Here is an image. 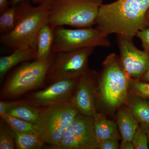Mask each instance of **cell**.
<instances>
[{
    "instance_id": "30",
    "label": "cell",
    "mask_w": 149,
    "mask_h": 149,
    "mask_svg": "<svg viewBox=\"0 0 149 149\" xmlns=\"http://www.w3.org/2000/svg\"><path fill=\"white\" fill-rule=\"evenodd\" d=\"M140 80L149 82V66Z\"/></svg>"
},
{
    "instance_id": "4",
    "label": "cell",
    "mask_w": 149,
    "mask_h": 149,
    "mask_svg": "<svg viewBox=\"0 0 149 149\" xmlns=\"http://www.w3.org/2000/svg\"><path fill=\"white\" fill-rule=\"evenodd\" d=\"M79 112L70 100L42 107L35 128L52 148L60 142Z\"/></svg>"
},
{
    "instance_id": "31",
    "label": "cell",
    "mask_w": 149,
    "mask_h": 149,
    "mask_svg": "<svg viewBox=\"0 0 149 149\" xmlns=\"http://www.w3.org/2000/svg\"><path fill=\"white\" fill-rule=\"evenodd\" d=\"M143 128L146 130V133L147 137H148V143L149 145V125H141Z\"/></svg>"
},
{
    "instance_id": "23",
    "label": "cell",
    "mask_w": 149,
    "mask_h": 149,
    "mask_svg": "<svg viewBox=\"0 0 149 149\" xmlns=\"http://www.w3.org/2000/svg\"><path fill=\"white\" fill-rule=\"evenodd\" d=\"M131 141L135 149H149L148 141L145 129L140 125Z\"/></svg>"
},
{
    "instance_id": "18",
    "label": "cell",
    "mask_w": 149,
    "mask_h": 149,
    "mask_svg": "<svg viewBox=\"0 0 149 149\" xmlns=\"http://www.w3.org/2000/svg\"><path fill=\"white\" fill-rule=\"evenodd\" d=\"M12 130L14 133L15 148L42 149L45 144L37 133H22Z\"/></svg>"
},
{
    "instance_id": "5",
    "label": "cell",
    "mask_w": 149,
    "mask_h": 149,
    "mask_svg": "<svg viewBox=\"0 0 149 149\" xmlns=\"http://www.w3.org/2000/svg\"><path fill=\"white\" fill-rule=\"evenodd\" d=\"M54 58L52 54L42 61L25 63L19 66L3 85L1 99L14 100L42 87Z\"/></svg>"
},
{
    "instance_id": "24",
    "label": "cell",
    "mask_w": 149,
    "mask_h": 149,
    "mask_svg": "<svg viewBox=\"0 0 149 149\" xmlns=\"http://www.w3.org/2000/svg\"><path fill=\"white\" fill-rule=\"evenodd\" d=\"M136 37L141 40L144 51L149 54V27L139 31Z\"/></svg>"
},
{
    "instance_id": "28",
    "label": "cell",
    "mask_w": 149,
    "mask_h": 149,
    "mask_svg": "<svg viewBox=\"0 0 149 149\" xmlns=\"http://www.w3.org/2000/svg\"><path fill=\"white\" fill-rule=\"evenodd\" d=\"M119 149H134L132 141H122L120 144Z\"/></svg>"
},
{
    "instance_id": "29",
    "label": "cell",
    "mask_w": 149,
    "mask_h": 149,
    "mask_svg": "<svg viewBox=\"0 0 149 149\" xmlns=\"http://www.w3.org/2000/svg\"><path fill=\"white\" fill-rule=\"evenodd\" d=\"M10 4L8 0H0V13H2L9 8Z\"/></svg>"
},
{
    "instance_id": "17",
    "label": "cell",
    "mask_w": 149,
    "mask_h": 149,
    "mask_svg": "<svg viewBox=\"0 0 149 149\" xmlns=\"http://www.w3.org/2000/svg\"><path fill=\"white\" fill-rule=\"evenodd\" d=\"M125 104L140 125H149V100L130 94Z\"/></svg>"
},
{
    "instance_id": "11",
    "label": "cell",
    "mask_w": 149,
    "mask_h": 149,
    "mask_svg": "<svg viewBox=\"0 0 149 149\" xmlns=\"http://www.w3.org/2000/svg\"><path fill=\"white\" fill-rule=\"evenodd\" d=\"M97 74L89 70L79 78L70 102L80 113L93 117L97 113Z\"/></svg>"
},
{
    "instance_id": "3",
    "label": "cell",
    "mask_w": 149,
    "mask_h": 149,
    "mask_svg": "<svg viewBox=\"0 0 149 149\" xmlns=\"http://www.w3.org/2000/svg\"><path fill=\"white\" fill-rule=\"evenodd\" d=\"M102 0H54L49 23L54 28L63 26L83 28L96 24Z\"/></svg>"
},
{
    "instance_id": "7",
    "label": "cell",
    "mask_w": 149,
    "mask_h": 149,
    "mask_svg": "<svg viewBox=\"0 0 149 149\" xmlns=\"http://www.w3.org/2000/svg\"><path fill=\"white\" fill-rule=\"evenodd\" d=\"M94 49L57 53L48 70L46 82L50 84L63 79H79L88 70V59Z\"/></svg>"
},
{
    "instance_id": "32",
    "label": "cell",
    "mask_w": 149,
    "mask_h": 149,
    "mask_svg": "<svg viewBox=\"0 0 149 149\" xmlns=\"http://www.w3.org/2000/svg\"><path fill=\"white\" fill-rule=\"evenodd\" d=\"M146 19L147 21L149 23V8L147 11L146 13Z\"/></svg>"
},
{
    "instance_id": "27",
    "label": "cell",
    "mask_w": 149,
    "mask_h": 149,
    "mask_svg": "<svg viewBox=\"0 0 149 149\" xmlns=\"http://www.w3.org/2000/svg\"><path fill=\"white\" fill-rule=\"evenodd\" d=\"M23 1H24V0H10V3L12 6H15L18 4L19 3ZM47 1V0H32V1L34 3L38 4L40 5L45 3Z\"/></svg>"
},
{
    "instance_id": "19",
    "label": "cell",
    "mask_w": 149,
    "mask_h": 149,
    "mask_svg": "<svg viewBox=\"0 0 149 149\" xmlns=\"http://www.w3.org/2000/svg\"><path fill=\"white\" fill-rule=\"evenodd\" d=\"M12 130L22 133H37L35 125L6 113L1 116Z\"/></svg>"
},
{
    "instance_id": "12",
    "label": "cell",
    "mask_w": 149,
    "mask_h": 149,
    "mask_svg": "<svg viewBox=\"0 0 149 149\" xmlns=\"http://www.w3.org/2000/svg\"><path fill=\"white\" fill-rule=\"evenodd\" d=\"M1 107L10 115L36 124L39 120L42 108L29 103L26 99L1 102Z\"/></svg>"
},
{
    "instance_id": "16",
    "label": "cell",
    "mask_w": 149,
    "mask_h": 149,
    "mask_svg": "<svg viewBox=\"0 0 149 149\" xmlns=\"http://www.w3.org/2000/svg\"><path fill=\"white\" fill-rule=\"evenodd\" d=\"M92 118L99 144L110 138H120L116 122L107 119L103 114L98 112Z\"/></svg>"
},
{
    "instance_id": "8",
    "label": "cell",
    "mask_w": 149,
    "mask_h": 149,
    "mask_svg": "<svg viewBox=\"0 0 149 149\" xmlns=\"http://www.w3.org/2000/svg\"><path fill=\"white\" fill-rule=\"evenodd\" d=\"M51 149H99L92 117L78 113L60 142Z\"/></svg>"
},
{
    "instance_id": "15",
    "label": "cell",
    "mask_w": 149,
    "mask_h": 149,
    "mask_svg": "<svg viewBox=\"0 0 149 149\" xmlns=\"http://www.w3.org/2000/svg\"><path fill=\"white\" fill-rule=\"evenodd\" d=\"M116 123L122 141H132L140 125L125 104L118 109Z\"/></svg>"
},
{
    "instance_id": "21",
    "label": "cell",
    "mask_w": 149,
    "mask_h": 149,
    "mask_svg": "<svg viewBox=\"0 0 149 149\" xmlns=\"http://www.w3.org/2000/svg\"><path fill=\"white\" fill-rule=\"evenodd\" d=\"M16 7L12 6L1 14L0 32L5 34L13 29L16 19Z\"/></svg>"
},
{
    "instance_id": "20",
    "label": "cell",
    "mask_w": 149,
    "mask_h": 149,
    "mask_svg": "<svg viewBox=\"0 0 149 149\" xmlns=\"http://www.w3.org/2000/svg\"><path fill=\"white\" fill-rule=\"evenodd\" d=\"M15 148L14 133L3 119L0 122V149Z\"/></svg>"
},
{
    "instance_id": "26",
    "label": "cell",
    "mask_w": 149,
    "mask_h": 149,
    "mask_svg": "<svg viewBox=\"0 0 149 149\" xmlns=\"http://www.w3.org/2000/svg\"><path fill=\"white\" fill-rule=\"evenodd\" d=\"M141 6V9L146 15L147 11L149 8V0H137Z\"/></svg>"
},
{
    "instance_id": "10",
    "label": "cell",
    "mask_w": 149,
    "mask_h": 149,
    "mask_svg": "<svg viewBox=\"0 0 149 149\" xmlns=\"http://www.w3.org/2000/svg\"><path fill=\"white\" fill-rule=\"evenodd\" d=\"M79 79L58 80L45 89L30 93L25 99L29 103L41 108L67 101L72 97Z\"/></svg>"
},
{
    "instance_id": "22",
    "label": "cell",
    "mask_w": 149,
    "mask_h": 149,
    "mask_svg": "<svg viewBox=\"0 0 149 149\" xmlns=\"http://www.w3.org/2000/svg\"><path fill=\"white\" fill-rule=\"evenodd\" d=\"M129 94L149 100V82L130 80Z\"/></svg>"
},
{
    "instance_id": "14",
    "label": "cell",
    "mask_w": 149,
    "mask_h": 149,
    "mask_svg": "<svg viewBox=\"0 0 149 149\" xmlns=\"http://www.w3.org/2000/svg\"><path fill=\"white\" fill-rule=\"evenodd\" d=\"M35 50L32 48H20L14 50L10 54L0 58V79L4 77L12 68L19 63L35 59Z\"/></svg>"
},
{
    "instance_id": "6",
    "label": "cell",
    "mask_w": 149,
    "mask_h": 149,
    "mask_svg": "<svg viewBox=\"0 0 149 149\" xmlns=\"http://www.w3.org/2000/svg\"><path fill=\"white\" fill-rule=\"evenodd\" d=\"M53 51L55 53L71 52L86 48L109 47L108 35L92 27L70 29L63 26L54 29Z\"/></svg>"
},
{
    "instance_id": "13",
    "label": "cell",
    "mask_w": 149,
    "mask_h": 149,
    "mask_svg": "<svg viewBox=\"0 0 149 149\" xmlns=\"http://www.w3.org/2000/svg\"><path fill=\"white\" fill-rule=\"evenodd\" d=\"M52 26L49 23L43 25L37 34L35 42V60H45L52 54L54 34Z\"/></svg>"
},
{
    "instance_id": "1",
    "label": "cell",
    "mask_w": 149,
    "mask_h": 149,
    "mask_svg": "<svg viewBox=\"0 0 149 149\" xmlns=\"http://www.w3.org/2000/svg\"><path fill=\"white\" fill-rule=\"evenodd\" d=\"M54 0L34 6L28 0L16 6V15L13 29L1 37V42L13 50L20 48H32L35 50V42L38 32L43 25L49 23L50 10Z\"/></svg>"
},
{
    "instance_id": "2",
    "label": "cell",
    "mask_w": 149,
    "mask_h": 149,
    "mask_svg": "<svg viewBox=\"0 0 149 149\" xmlns=\"http://www.w3.org/2000/svg\"><path fill=\"white\" fill-rule=\"evenodd\" d=\"M102 65V72L97 75L96 100L107 109L113 111L127 101L130 79L115 54L109 55Z\"/></svg>"
},
{
    "instance_id": "9",
    "label": "cell",
    "mask_w": 149,
    "mask_h": 149,
    "mask_svg": "<svg viewBox=\"0 0 149 149\" xmlns=\"http://www.w3.org/2000/svg\"><path fill=\"white\" fill-rule=\"evenodd\" d=\"M117 35L120 63L130 80H139L149 66V54L138 49L133 37Z\"/></svg>"
},
{
    "instance_id": "25",
    "label": "cell",
    "mask_w": 149,
    "mask_h": 149,
    "mask_svg": "<svg viewBox=\"0 0 149 149\" xmlns=\"http://www.w3.org/2000/svg\"><path fill=\"white\" fill-rule=\"evenodd\" d=\"M119 137H113L107 139L99 144L100 149H119Z\"/></svg>"
}]
</instances>
